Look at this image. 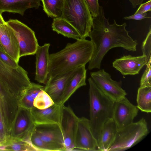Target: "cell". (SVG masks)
Listing matches in <instances>:
<instances>
[{"label": "cell", "instance_id": "19", "mask_svg": "<svg viewBox=\"0 0 151 151\" xmlns=\"http://www.w3.org/2000/svg\"><path fill=\"white\" fill-rule=\"evenodd\" d=\"M86 70L85 65L75 69L69 78L62 96L60 103L64 104L80 87L86 86Z\"/></svg>", "mask_w": 151, "mask_h": 151}, {"label": "cell", "instance_id": "35", "mask_svg": "<svg viewBox=\"0 0 151 151\" xmlns=\"http://www.w3.org/2000/svg\"><path fill=\"white\" fill-rule=\"evenodd\" d=\"M151 0L143 3L141 4L135 13L143 14L148 11H150Z\"/></svg>", "mask_w": 151, "mask_h": 151}, {"label": "cell", "instance_id": "8", "mask_svg": "<svg viewBox=\"0 0 151 151\" xmlns=\"http://www.w3.org/2000/svg\"><path fill=\"white\" fill-rule=\"evenodd\" d=\"M91 78L101 91L114 102L126 97L127 93L122 87V81L113 80L104 69L90 73Z\"/></svg>", "mask_w": 151, "mask_h": 151}, {"label": "cell", "instance_id": "12", "mask_svg": "<svg viewBox=\"0 0 151 151\" xmlns=\"http://www.w3.org/2000/svg\"><path fill=\"white\" fill-rule=\"evenodd\" d=\"M97 141L92 133L89 119L84 117L79 118L73 151H97Z\"/></svg>", "mask_w": 151, "mask_h": 151}, {"label": "cell", "instance_id": "6", "mask_svg": "<svg viewBox=\"0 0 151 151\" xmlns=\"http://www.w3.org/2000/svg\"><path fill=\"white\" fill-rule=\"evenodd\" d=\"M0 81L17 99L31 84L28 73L21 66H9L0 59Z\"/></svg>", "mask_w": 151, "mask_h": 151}, {"label": "cell", "instance_id": "17", "mask_svg": "<svg viewBox=\"0 0 151 151\" xmlns=\"http://www.w3.org/2000/svg\"><path fill=\"white\" fill-rule=\"evenodd\" d=\"M50 44L45 43L39 45L36 54V70L35 80L45 85L47 82L50 62L49 48Z\"/></svg>", "mask_w": 151, "mask_h": 151}, {"label": "cell", "instance_id": "37", "mask_svg": "<svg viewBox=\"0 0 151 151\" xmlns=\"http://www.w3.org/2000/svg\"><path fill=\"white\" fill-rule=\"evenodd\" d=\"M132 4L133 8H136L137 5L142 4L143 0H129Z\"/></svg>", "mask_w": 151, "mask_h": 151}, {"label": "cell", "instance_id": "14", "mask_svg": "<svg viewBox=\"0 0 151 151\" xmlns=\"http://www.w3.org/2000/svg\"><path fill=\"white\" fill-rule=\"evenodd\" d=\"M139 109L125 97L114 103L112 119L118 129L125 127L133 122Z\"/></svg>", "mask_w": 151, "mask_h": 151}, {"label": "cell", "instance_id": "7", "mask_svg": "<svg viewBox=\"0 0 151 151\" xmlns=\"http://www.w3.org/2000/svg\"><path fill=\"white\" fill-rule=\"evenodd\" d=\"M6 23L13 30L17 38L20 58L35 54L39 45L34 31L17 19H10Z\"/></svg>", "mask_w": 151, "mask_h": 151}, {"label": "cell", "instance_id": "39", "mask_svg": "<svg viewBox=\"0 0 151 151\" xmlns=\"http://www.w3.org/2000/svg\"><path fill=\"white\" fill-rule=\"evenodd\" d=\"M0 50L5 52V51L0 43Z\"/></svg>", "mask_w": 151, "mask_h": 151}, {"label": "cell", "instance_id": "31", "mask_svg": "<svg viewBox=\"0 0 151 151\" xmlns=\"http://www.w3.org/2000/svg\"><path fill=\"white\" fill-rule=\"evenodd\" d=\"M151 60L146 65V68L140 79V87L151 86Z\"/></svg>", "mask_w": 151, "mask_h": 151}, {"label": "cell", "instance_id": "25", "mask_svg": "<svg viewBox=\"0 0 151 151\" xmlns=\"http://www.w3.org/2000/svg\"><path fill=\"white\" fill-rule=\"evenodd\" d=\"M0 150L35 151V149L29 142L9 137L0 144Z\"/></svg>", "mask_w": 151, "mask_h": 151}, {"label": "cell", "instance_id": "32", "mask_svg": "<svg viewBox=\"0 0 151 151\" xmlns=\"http://www.w3.org/2000/svg\"><path fill=\"white\" fill-rule=\"evenodd\" d=\"M0 59L10 67L16 69L20 66L10 56L5 52L0 50Z\"/></svg>", "mask_w": 151, "mask_h": 151}, {"label": "cell", "instance_id": "23", "mask_svg": "<svg viewBox=\"0 0 151 151\" xmlns=\"http://www.w3.org/2000/svg\"><path fill=\"white\" fill-rule=\"evenodd\" d=\"M52 27L53 30L65 37L76 40L81 39L80 34L74 27L62 18H54Z\"/></svg>", "mask_w": 151, "mask_h": 151}, {"label": "cell", "instance_id": "5", "mask_svg": "<svg viewBox=\"0 0 151 151\" xmlns=\"http://www.w3.org/2000/svg\"><path fill=\"white\" fill-rule=\"evenodd\" d=\"M149 133L147 123L144 118L118 129L114 140L107 151H122L137 144Z\"/></svg>", "mask_w": 151, "mask_h": 151}, {"label": "cell", "instance_id": "13", "mask_svg": "<svg viewBox=\"0 0 151 151\" xmlns=\"http://www.w3.org/2000/svg\"><path fill=\"white\" fill-rule=\"evenodd\" d=\"M79 117L70 106H63L60 126L63 132L66 151H73Z\"/></svg>", "mask_w": 151, "mask_h": 151}, {"label": "cell", "instance_id": "34", "mask_svg": "<svg viewBox=\"0 0 151 151\" xmlns=\"http://www.w3.org/2000/svg\"><path fill=\"white\" fill-rule=\"evenodd\" d=\"M9 136L0 110V144L5 141Z\"/></svg>", "mask_w": 151, "mask_h": 151}, {"label": "cell", "instance_id": "22", "mask_svg": "<svg viewBox=\"0 0 151 151\" xmlns=\"http://www.w3.org/2000/svg\"><path fill=\"white\" fill-rule=\"evenodd\" d=\"M118 129L112 118L105 122L97 140V151H108L114 140Z\"/></svg>", "mask_w": 151, "mask_h": 151}, {"label": "cell", "instance_id": "21", "mask_svg": "<svg viewBox=\"0 0 151 151\" xmlns=\"http://www.w3.org/2000/svg\"><path fill=\"white\" fill-rule=\"evenodd\" d=\"M74 70L55 78L44 86V90L55 103L61 104V100L67 82Z\"/></svg>", "mask_w": 151, "mask_h": 151}, {"label": "cell", "instance_id": "36", "mask_svg": "<svg viewBox=\"0 0 151 151\" xmlns=\"http://www.w3.org/2000/svg\"><path fill=\"white\" fill-rule=\"evenodd\" d=\"M147 14L145 13L143 14L134 13L131 16L125 17L124 18L125 19H134L140 20L145 18H150L151 17L147 16Z\"/></svg>", "mask_w": 151, "mask_h": 151}, {"label": "cell", "instance_id": "10", "mask_svg": "<svg viewBox=\"0 0 151 151\" xmlns=\"http://www.w3.org/2000/svg\"><path fill=\"white\" fill-rule=\"evenodd\" d=\"M35 125L30 110L19 106L9 135L14 138L30 142V136Z\"/></svg>", "mask_w": 151, "mask_h": 151}, {"label": "cell", "instance_id": "30", "mask_svg": "<svg viewBox=\"0 0 151 151\" xmlns=\"http://www.w3.org/2000/svg\"><path fill=\"white\" fill-rule=\"evenodd\" d=\"M143 55L146 58L147 64L151 60V28L150 27L149 31L145 40L142 43V47Z\"/></svg>", "mask_w": 151, "mask_h": 151}, {"label": "cell", "instance_id": "28", "mask_svg": "<svg viewBox=\"0 0 151 151\" xmlns=\"http://www.w3.org/2000/svg\"><path fill=\"white\" fill-rule=\"evenodd\" d=\"M55 103L50 96L44 90L40 91L34 99V107L40 109L48 108Z\"/></svg>", "mask_w": 151, "mask_h": 151}, {"label": "cell", "instance_id": "15", "mask_svg": "<svg viewBox=\"0 0 151 151\" xmlns=\"http://www.w3.org/2000/svg\"><path fill=\"white\" fill-rule=\"evenodd\" d=\"M147 63L146 57L143 55L137 56L128 55L116 59L112 65L123 75H134L138 74Z\"/></svg>", "mask_w": 151, "mask_h": 151}, {"label": "cell", "instance_id": "20", "mask_svg": "<svg viewBox=\"0 0 151 151\" xmlns=\"http://www.w3.org/2000/svg\"><path fill=\"white\" fill-rule=\"evenodd\" d=\"M41 0H0V13H17L23 16L28 9L39 8Z\"/></svg>", "mask_w": 151, "mask_h": 151}, {"label": "cell", "instance_id": "11", "mask_svg": "<svg viewBox=\"0 0 151 151\" xmlns=\"http://www.w3.org/2000/svg\"><path fill=\"white\" fill-rule=\"evenodd\" d=\"M19 108L17 98L0 81V110L9 134Z\"/></svg>", "mask_w": 151, "mask_h": 151}, {"label": "cell", "instance_id": "18", "mask_svg": "<svg viewBox=\"0 0 151 151\" xmlns=\"http://www.w3.org/2000/svg\"><path fill=\"white\" fill-rule=\"evenodd\" d=\"M0 43L5 52L18 63L20 58L18 41L14 32L6 22L0 24Z\"/></svg>", "mask_w": 151, "mask_h": 151}, {"label": "cell", "instance_id": "16", "mask_svg": "<svg viewBox=\"0 0 151 151\" xmlns=\"http://www.w3.org/2000/svg\"><path fill=\"white\" fill-rule=\"evenodd\" d=\"M64 105L55 103L50 106L42 109L33 107L30 111L35 124H55L60 125Z\"/></svg>", "mask_w": 151, "mask_h": 151}, {"label": "cell", "instance_id": "38", "mask_svg": "<svg viewBox=\"0 0 151 151\" xmlns=\"http://www.w3.org/2000/svg\"><path fill=\"white\" fill-rule=\"evenodd\" d=\"M5 22L1 15V14L0 13V24H4L6 23Z\"/></svg>", "mask_w": 151, "mask_h": 151}, {"label": "cell", "instance_id": "1", "mask_svg": "<svg viewBox=\"0 0 151 151\" xmlns=\"http://www.w3.org/2000/svg\"><path fill=\"white\" fill-rule=\"evenodd\" d=\"M114 21L112 24L109 23L102 7L100 6L98 15L93 17L92 26L88 37L93 44V50L88 62L89 70L100 69L103 58L112 48L121 47L129 51H136L138 43L129 35L126 29V23L119 25Z\"/></svg>", "mask_w": 151, "mask_h": 151}, {"label": "cell", "instance_id": "27", "mask_svg": "<svg viewBox=\"0 0 151 151\" xmlns=\"http://www.w3.org/2000/svg\"><path fill=\"white\" fill-rule=\"evenodd\" d=\"M43 9L48 17L62 18L63 0H41Z\"/></svg>", "mask_w": 151, "mask_h": 151}, {"label": "cell", "instance_id": "3", "mask_svg": "<svg viewBox=\"0 0 151 151\" xmlns=\"http://www.w3.org/2000/svg\"><path fill=\"white\" fill-rule=\"evenodd\" d=\"M88 81L89 120L92 133L97 141L104 124L112 118L114 102L101 91L91 77Z\"/></svg>", "mask_w": 151, "mask_h": 151}, {"label": "cell", "instance_id": "4", "mask_svg": "<svg viewBox=\"0 0 151 151\" xmlns=\"http://www.w3.org/2000/svg\"><path fill=\"white\" fill-rule=\"evenodd\" d=\"M62 18L74 27L81 39L88 37L93 17L85 0H63Z\"/></svg>", "mask_w": 151, "mask_h": 151}, {"label": "cell", "instance_id": "26", "mask_svg": "<svg viewBox=\"0 0 151 151\" xmlns=\"http://www.w3.org/2000/svg\"><path fill=\"white\" fill-rule=\"evenodd\" d=\"M137 108L142 111L151 112V86L139 87L137 91Z\"/></svg>", "mask_w": 151, "mask_h": 151}, {"label": "cell", "instance_id": "33", "mask_svg": "<svg viewBox=\"0 0 151 151\" xmlns=\"http://www.w3.org/2000/svg\"><path fill=\"white\" fill-rule=\"evenodd\" d=\"M92 17H96L98 14L99 5L98 0H85Z\"/></svg>", "mask_w": 151, "mask_h": 151}, {"label": "cell", "instance_id": "24", "mask_svg": "<svg viewBox=\"0 0 151 151\" xmlns=\"http://www.w3.org/2000/svg\"><path fill=\"white\" fill-rule=\"evenodd\" d=\"M44 86L31 83L30 85L23 92L18 100L19 106L30 110L33 107L34 99L38 93L44 89Z\"/></svg>", "mask_w": 151, "mask_h": 151}, {"label": "cell", "instance_id": "29", "mask_svg": "<svg viewBox=\"0 0 151 151\" xmlns=\"http://www.w3.org/2000/svg\"><path fill=\"white\" fill-rule=\"evenodd\" d=\"M31 143L36 151H51L50 148L33 130L30 137Z\"/></svg>", "mask_w": 151, "mask_h": 151}, {"label": "cell", "instance_id": "9", "mask_svg": "<svg viewBox=\"0 0 151 151\" xmlns=\"http://www.w3.org/2000/svg\"><path fill=\"white\" fill-rule=\"evenodd\" d=\"M33 130L51 151H66L63 136L60 125L55 124H35Z\"/></svg>", "mask_w": 151, "mask_h": 151}, {"label": "cell", "instance_id": "2", "mask_svg": "<svg viewBox=\"0 0 151 151\" xmlns=\"http://www.w3.org/2000/svg\"><path fill=\"white\" fill-rule=\"evenodd\" d=\"M93 50V45L91 40L81 39L68 43L62 50L50 54L46 84L62 75L85 65L91 59Z\"/></svg>", "mask_w": 151, "mask_h": 151}]
</instances>
